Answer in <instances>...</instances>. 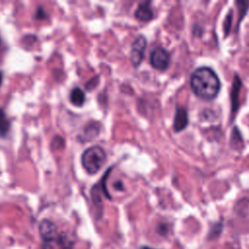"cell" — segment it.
Segmentation results:
<instances>
[{
  "label": "cell",
  "mask_w": 249,
  "mask_h": 249,
  "mask_svg": "<svg viewBox=\"0 0 249 249\" xmlns=\"http://www.w3.org/2000/svg\"><path fill=\"white\" fill-rule=\"evenodd\" d=\"M190 84L194 93L204 100L215 98L221 87L217 74L209 67L196 69L191 76Z\"/></svg>",
  "instance_id": "cell-1"
},
{
  "label": "cell",
  "mask_w": 249,
  "mask_h": 249,
  "mask_svg": "<svg viewBox=\"0 0 249 249\" xmlns=\"http://www.w3.org/2000/svg\"><path fill=\"white\" fill-rule=\"evenodd\" d=\"M106 160V153L100 146H91L84 151L81 162L89 174H95L99 171Z\"/></svg>",
  "instance_id": "cell-2"
},
{
  "label": "cell",
  "mask_w": 249,
  "mask_h": 249,
  "mask_svg": "<svg viewBox=\"0 0 249 249\" xmlns=\"http://www.w3.org/2000/svg\"><path fill=\"white\" fill-rule=\"evenodd\" d=\"M169 53L161 47L155 48L150 53V64L157 70H165L169 65Z\"/></svg>",
  "instance_id": "cell-3"
},
{
  "label": "cell",
  "mask_w": 249,
  "mask_h": 249,
  "mask_svg": "<svg viewBox=\"0 0 249 249\" xmlns=\"http://www.w3.org/2000/svg\"><path fill=\"white\" fill-rule=\"evenodd\" d=\"M147 41L143 35H139L134 39L130 50V61L133 66L136 67L141 63L144 56Z\"/></svg>",
  "instance_id": "cell-4"
},
{
  "label": "cell",
  "mask_w": 249,
  "mask_h": 249,
  "mask_svg": "<svg viewBox=\"0 0 249 249\" xmlns=\"http://www.w3.org/2000/svg\"><path fill=\"white\" fill-rule=\"evenodd\" d=\"M39 233L44 242H52L57 239L58 232L55 224L48 219H44L39 224Z\"/></svg>",
  "instance_id": "cell-5"
},
{
  "label": "cell",
  "mask_w": 249,
  "mask_h": 249,
  "mask_svg": "<svg viewBox=\"0 0 249 249\" xmlns=\"http://www.w3.org/2000/svg\"><path fill=\"white\" fill-rule=\"evenodd\" d=\"M188 125V113L186 109L179 107L176 109V113L173 121V128L175 131H181Z\"/></svg>",
  "instance_id": "cell-6"
},
{
  "label": "cell",
  "mask_w": 249,
  "mask_h": 249,
  "mask_svg": "<svg viewBox=\"0 0 249 249\" xmlns=\"http://www.w3.org/2000/svg\"><path fill=\"white\" fill-rule=\"evenodd\" d=\"M99 129H100L99 124L89 123L85 126L83 132L81 133V135L78 138H79L80 141H83V142L91 141L92 139H94L98 135Z\"/></svg>",
  "instance_id": "cell-7"
},
{
  "label": "cell",
  "mask_w": 249,
  "mask_h": 249,
  "mask_svg": "<svg viewBox=\"0 0 249 249\" xmlns=\"http://www.w3.org/2000/svg\"><path fill=\"white\" fill-rule=\"evenodd\" d=\"M150 4H151L150 2H143L138 5V7L134 13L135 18L138 20L145 22V21H149L153 18L154 14H153Z\"/></svg>",
  "instance_id": "cell-8"
},
{
  "label": "cell",
  "mask_w": 249,
  "mask_h": 249,
  "mask_svg": "<svg viewBox=\"0 0 249 249\" xmlns=\"http://www.w3.org/2000/svg\"><path fill=\"white\" fill-rule=\"evenodd\" d=\"M70 101L73 105L81 107L86 101V94L80 88H74L70 92Z\"/></svg>",
  "instance_id": "cell-9"
},
{
  "label": "cell",
  "mask_w": 249,
  "mask_h": 249,
  "mask_svg": "<svg viewBox=\"0 0 249 249\" xmlns=\"http://www.w3.org/2000/svg\"><path fill=\"white\" fill-rule=\"evenodd\" d=\"M10 130V120L7 118L6 113L0 108V136L4 137Z\"/></svg>",
  "instance_id": "cell-10"
},
{
  "label": "cell",
  "mask_w": 249,
  "mask_h": 249,
  "mask_svg": "<svg viewBox=\"0 0 249 249\" xmlns=\"http://www.w3.org/2000/svg\"><path fill=\"white\" fill-rule=\"evenodd\" d=\"M232 99H231V102H232V111L233 110H236V107H237V95H238V91H239V88H240V81L238 80L237 77H235L234 79V83L232 85Z\"/></svg>",
  "instance_id": "cell-11"
},
{
  "label": "cell",
  "mask_w": 249,
  "mask_h": 249,
  "mask_svg": "<svg viewBox=\"0 0 249 249\" xmlns=\"http://www.w3.org/2000/svg\"><path fill=\"white\" fill-rule=\"evenodd\" d=\"M56 241L59 243L61 249H73V242L65 233H59Z\"/></svg>",
  "instance_id": "cell-12"
},
{
  "label": "cell",
  "mask_w": 249,
  "mask_h": 249,
  "mask_svg": "<svg viewBox=\"0 0 249 249\" xmlns=\"http://www.w3.org/2000/svg\"><path fill=\"white\" fill-rule=\"evenodd\" d=\"M222 228H223V226H222L221 223L215 224V225L211 228V230H210V231H209V234H208V237H209L210 239H213V238L218 237L219 234H220L221 231H222Z\"/></svg>",
  "instance_id": "cell-13"
},
{
  "label": "cell",
  "mask_w": 249,
  "mask_h": 249,
  "mask_svg": "<svg viewBox=\"0 0 249 249\" xmlns=\"http://www.w3.org/2000/svg\"><path fill=\"white\" fill-rule=\"evenodd\" d=\"M97 83H98V77L97 76H95V77H93V78H91L89 81H88L87 83H86V89H88V90H91V89H93L96 86H97Z\"/></svg>",
  "instance_id": "cell-14"
},
{
  "label": "cell",
  "mask_w": 249,
  "mask_h": 249,
  "mask_svg": "<svg viewBox=\"0 0 249 249\" xmlns=\"http://www.w3.org/2000/svg\"><path fill=\"white\" fill-rule=\"evenodd\" d=\"M35 18H38V19H43V18H47V14L45 13L44 8L38 7V9H37V11H36V14H35Z\"/></svg>",
  "instance_id": "cell-15"
},
{
  "label": "cell",
  "mask_w": 249,
  "mask_h": 249,
  "mask_svg": "<svg viewBox=\"0 0 249 249\" xmlns=\"http://www.w3.org/2000/svg\"><path fill=\"white\" fill-rule=\"evenodd\" d=\"M114 187L115 189L119 190V191H123L124 190V186H123V183L121 181H117L115 184H114Z\"/></svg>",
  "instance_id": "cell-16"
},
{
  "label": "cell",
  "mask_w": 249,
  "mask_h": 249,
  "mask_svg": "<svg viewBox=\"0 0 249 249\" xmlns=\"http://www.w3.org/2000/svg\"><path fill=\"white\" fill-rule=\"evenodd\" d=\"M42 249H53L51 242H44L42 245Z\"/></svg>",
  "instance_id": "cell-17"
},
{
  "label": "cell",
  "mask_w": 249,
  "mask_h": 249,
  "mask_svg": "<svg viewBox=\"0 0 249 249\" xmlns=\"http://www.w3.org/2000/svg\"><path fill=\"white\" fill-rule=\"evenodd\" d=\"M2 81H3V73H2V71H0V87L2 85Z\"/></svg>",
  "instance_id": "cell-18"
},
{
  "label": "cell",
  "mask_w": 249,
  "mask_h": 249,
  "mask_svg": "<svg viewBox=\"0 0 249 249\" xmlns=\"http://www.w3.org/2000/svg\"><path fill=\"white\" fill-rule=\"evenodd\" d=\"M141 249H153V248H150V247H147V246H144V247H142Z\"/></svg>",
  "instance_id": "cell-19"
},
{
  "label": "cell",
  "mask_w": 249,
  "mask_h": 249,
  "mask_svg": "<svg viewBox=\"0 0 249 249\" xmlns=\"http://www.w3.org/2000/svg\"><path fill=\"white\" fill-rule=\"evenodd\" d=\"M0 45H1V37H0Z\"/></svg>",
  "instance_id": "cell-20"
}]
</instances>
